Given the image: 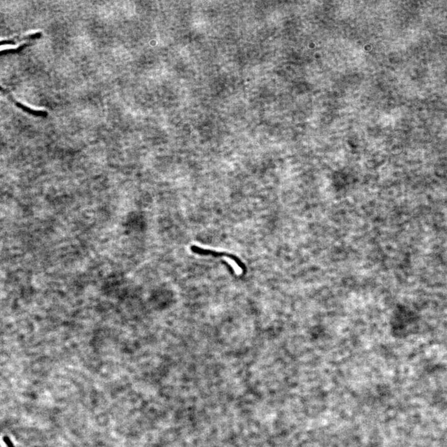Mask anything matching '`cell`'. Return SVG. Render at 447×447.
Returning a JSON list of instances; mask_svg holds the SVG:
<instances>
[{
    "instance_id": "obj_2",
    "label": "cell",
    "mask_w": 447,
    "mask_h": 447,
    "mask_svg": "<svg viewBox=\"0 0 447 447\" xmlns=\"http://www.w3.org/2000/svg\"><path fill=\"white\" fill-rule=\"evenodd\" d=\"M41 32H36L25 34V35L14 37L13 38L9 39L1 40V41H0V46H4V45H14L16 42L33 41V40L41 38Z\"/></svg>"
},
{
    "instance_id": "obj_1",
    "label": "cell",
    "mask_w": 447,
    "mask_h": 447,
    "mask_svg": "<svg viewBox=\"0 0 447 447\" xmlns=\"http://www.w3.org/2000/svg\"><path fill=\"white\" fill-rule=\"evenodd\" d=\"M0 92H2L3 94H4L5 95L7 96L8 98L12 102L14 105L16 106L17 107L21 109L22 110H23L27 113L31 114H33L34 116H39V117H46L47 116V113L46 111L44 110H36V109H34L31 108L30 107H28L27 105H25L23 103L21 102H19L17 101V100L14 98L12 94L10 93V91H8L6 89L3 88L0 86Z\"/></svg>"
},
{
    "instance_id": "obj_3",
    "label": "cell",
    "mask_w": 447,
    "mask_h": 447,
    "mask_svg": "<svg viewBox=\"0 0 447 447\" xmlns=\"http://www.w3.org/2000/svg\"><path fill=\"white\" fill-rule=\"evenodd\" d=\"M225 260L227 261V262L230 264L236 272V274L237 275H240L242 273V269L240 267L239 265H237L236 261L232 260L230 259H228V258H225Z\"/></svg>"
},
{
    "instance_id": "obj_4",
    "label": "cell",
    "mask_w": 447,
    "mask_h": 447,
    "mask_svg": "<svg viewBox=\"0 0 447 447\" xmlns=\"http://www.w3.org/2000/svg\"><path fill=\"white\" fill-rule=\"evenodd\" d=\"M2 447H14L12 442L8 437H4L1 441Z\"/></svg>"
}]
</instances>
